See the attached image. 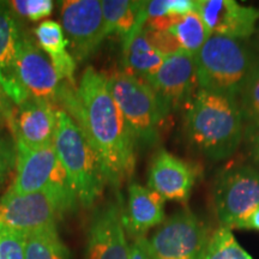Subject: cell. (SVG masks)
Wrapping results in <instances>:
<instances>
[{
    "mask_svg": "<svg viewBox=\"0 0 259 259\" xmlns=\"http://www.w3.org/2000/svg\"><path fill=\"white\" fill-rule=\"evenodd\" d=\"M58 109L66 112L85 132L101 158L109 185L118 189L131 179L137 143L109 92L105 74L89 66L78 85L64 83Z\"/></svg>",
    "mask_w": 259,
    "mask_h": 259,
    "instance_id": "6da1fadb",
    "label": "cell"
},
{
    "mask_svg": "<svg viewBox=\"0 0 259 259\" xmlns=\"http://www.w3.org/2000/svg\"><path fill=\"white\" fill-rule=\"evenodd\" d=\"M185 127L192 147L212 161L232 156L245 136L238 99L199 88L187 108Z\"/></svg>",
    "mask_w": 259,
    "mask_h": 259,
    "instance_id": "7a4b0ae2",
    "label": "cell"
},
{
    "mask_svg": "<svg viewBox=\"0 0 259 259\" xmlns=\"http://www.w3.org/2000/svg\"><path fill=\"white\" fill-rule=\"evenodd\" d=\"M54 148L61 166L69 176L79 205L93 206L108 184L105 167L83 128L60 109H58Z\"/></svg>",
    "mask_w": 259,
    "mask_h": 259,
    "instance_id": "3957f363",
    "label": "cell"
},
{
    "mask_svg": "<svg viewBox=\"0 0 259 259\" xmlns=\"http://www.w3.org/2000/svg\"><path fill=\"white\" fill-rule=\"evenodd\" d=\"M199 89L238 99L259 64L245 41L210 35L194 57Z\"/></svg>",
    "mask_w": 259,
    "mask_h": 259,
    "instance_id": "277c9868",
    "label": "cell"
},
{
    "mask_svg": "<svg viewBox=\"0 0 259 259\" xmlns=\"http://www.w3.org/2000/svg\"><path fill=\"white\" fill-rule=\"evenodd\" d=\"M106 78L137 145L156 144L163 120L169 114L157 94L143 79L124 70H116Z\"/></svg>",
    "mask_w": 259,
    "mask_h": 259,
    "instance_id": "5b68a950",
    "label": "cell"
},
{
    "mask_svg": "<svg viewBox=\"0 0 259 259\" xmlns=\"http://www.w3.org/2000/svg\"><path fill=\"white\" fill-rule=\"evenodd\" d=\"M213 203L222 227L238 228L259 208V170L251 166L227 168L216 180Z\"/></svg>",
    "mask_w": 259,
    "mask_h": 259,
    "instance_id": "8992f818",
    "label": "cell"
},
{
    "mask_svg": "<svg viewBox=\"0 0 259 259\" xmlns=\"http://www.w3.org/2000/svg\"><path fill=\"white\" fill-rule=\"evenodd\" d=\"M209 239L205 225L193 212L181 210L148 239V250L151 259H204Z\"/></svg>",
    "mask_w": 259,
    "mask_h": 259,
    "instance_id": "52a82bcc",
    "label": "cell"
},
{
    "mask_svg": "<svg viewBox=\"0 0 259 259\" xmlns=\"http://www.w3.org/2000/svg\"><path fill=\"white\" fill-rule=\"evenodd\" d=\"M61 4V21L71 56L80 63L92 57L107 37L101 2L66 0Z\"/></svg>",
    "mask_w": 259,
    "mask_h": 259,
    "instance_id": "ba28073f",
    "label": "cell"
},
{
    "mask_svg": "<svg viewBox=\"0 0 259 259\" xmlns=\"http://www.w3.org/2000/svg\"><path fill=\"white\" fill-rule=\"evenodd\" d=\"M17 74L29 97L48 102L58 108L64 82L47 54L27 31L22 32L17 52Z\"/></svg>",
    "mask_w": 259,
    "mask_h": 259,
    "instance_id": "9c48e42d",
    "label": "cell"
},
{
    "mask_svg": "<svg viewBox=\"0 0 259 259\" xmlns=\"http://www.w3.org/2000/svg\"><path fill=\"white\" fill-rule=\"evenodd\" d=\"M63 215L47 189L29 194L6 192L0 199V226L25 234L57 226Z\"/></svg>",
    "mask_w": 259,
    "mask_h": 259,
    "instance_id": "30bf717a",
    "label": "cell"
},
{
    "mask_svg": "<svg viewBox=\"0 0 259 259\" xmlns=\"http://www.w3.org/2000/svg\"><path fill=\"white\" fill-rule=\"evenodd\" d=\"M122 203L124 200L118 196L95 209L88 229L87 259H130Z\"/></svg>",
    "mask_w": 259,
    "mask_h": 259,
    "instance_id": "8fae6325",
    "label": "cell"
},
{
    "mask_svg": "<svg viewBox=\"0 0 259 259\" xmlns=\"http://www.w3.org/2000/svg\"><path fill=\"white\" fill-rule=\"evenodd\" d=\"M147 83L160 97L168 113L183 106L192 100L193 92L198 87L194 56L181 48L169 54Z\"/></svg>",
    "mask_w": 259,
    "mask_h": 259,
    "instance_id": "7c38bea8",
    "label": "cell"
},
{
    "mask_svg": "<svg viewBox=\"0 0 259 259\" xmlns=\"http://www.w3.org/2000/svg\"><path fill=\"white\" fill-rule=\"evenodd\" d=\"M57 126V107L31 97L22 105L15 106L8 121L16 148L36 149L54 143Z\"/></svg>",
    "mask_w": 259,
    "mask_h": 259,
    "instance_id": "4fadbf2b",
    "label": "cell"
},
{
    "mask_svg": "<svg viewBox=\"0 0 259 259\" xmlns=\"http://www.w3.org/2000/svg\"><path fill=\"white\" fill-rule=\"evenodd\" d=\"M196 11L210 35L246 41L253 36L259 10L234 0H196Z\"/></svg>",
    "mask_w": 259,
    "mask_h": 259,
    "instance_id": "5bb4252c",
    "label": "cell"
},
{
    "mask_svg": "<svg viewBox=\"0 0 259 259\" xmlns=\"http://www.w3.org/2000/svg\"><path fill=\"white\" fill-rule=\"evenodd\" d=\"M198 179V168L167 150L155 155L149 168L148 187L166 200L186 203Z\"/></svg>",
    "mask_w": 259,
    "mask_h": 259,
    "instance_id": "9a60e30c",
    "label": "cell"
},
{
    "mask_svg": "<svg viewBox=\"0 0 259 259\" xmlns=\"http://www.w3.org/2000/svg\"><path fill=\"white\" fill-rule=\"evenodd\" d=\"M23 30L10 3L0 2V84L16 107L29 99L19 82L16 67L18 44Z\"/></svg>",
    "mask_w": 259,
    "mask_h": 259,
    "instance_id": "2e32d148",
    "label": "cell"
},
{
    "mask_svg": "<svg viewBox=\"0 0 259 259\" xmlns=\"http://www.w3.org/2000/svg\"><path fill=\"white\" fill-rule=\"evenodd\" d=\"M166 199L154 190L137 183L130 184L127 202L122 203L125 232L134 240L147 238V233L164 222Z\"/></svg>",
    "mask_w": 259,
    "mask_h": 259,
    "instance_id": "e0dca14e",
    "label": "cell"
},
{
    "mask_svg": "<svg viewBox=\"0 0 259 259\" xmlns=\"http://www.w3.org/2000/svg\"><path fill=\"white\" fill-rule=\"evenodd\" d=\"M57 163L58 155L54 143L36 149L18 147L16 176L8 192L29 194L45 190Z\"/></svg>",
    "mask_w": 259,
    "mask_h": 259,
    "instance_id": "ac0fdd59",
    "label": "cell"
},
{
    "mask_svg": "<svg viewBox=\"0 0 259 259\" xmlns=\"http://www.w3.org/2000/svg\"><path fill=\"white\" fill-rule=\"evenodd\" d=\"M35 36L37 45L50 58L63 82L76 87L74 82L76 60L67 52L69 42L65 37L63 27L54 21H45L35 29Z\"/></svg>",
    "mask_w": 259,
    "mask_h": 259,
    "instance_id": "d6986e66",
    "label": "cell"
},
{
    "mask_svg": "<svg viewBox=\"0 0 259 259\" xmlns=\"http://www.w3.org/2000/svg\"><path fill=\"white\" fill-rule=\"evenodd\" d=\"M122 70L147 82L160 69L166 57L151 45L143 28L122 40Z\"/></svg>",
    "mask_w": 259,
    "mask_h": 259,
    "instance_id": "ffe728a7",
    "label": "cell"
},
{
    "mask_svg": "<svg viewBox=\"0 0 259 259\" xmlns=\"http://www.w3.org/2000/svg\"><path fill=\"white\" fill-rule=\"evenodd\" d=\"M147 2L103 0L101 2L107 36L118 34L122 40L132 32L143 29L147 23Z\"/></svg>",
    "mask_w": 259,
    "mask_h": 259,
    "instance_id": "44dd1931",
    "label": "cell"
},
{
    "mask_svg": "<svg viewBox=\"0 0 259 259\" xmlns=\"http://www.w3.org/2000/svg\"><path fill=\"white\" fill-rule=\"evenodd\" d=\"M25 259H71L57 226L30 232L25 238Z\"/></svg>",
    "mask_w": 259,
    "mask_h": 259,
    "instance_id": "7402d4cb",
    "label": "cell"
},
{
    "mask_svg": "<svg viewBox=\"0 0 259 259\" xmlns=\"http://www.w3.org/2000/svg\"><path fill=\"white\" fill-rule=\"evenodd\" d=\"M167 31L176 38L181 50L189 52L194 57L210 36V32L196 10L183 16Z\"/></svg>",
    "mask_w": 259,
    "mask_h": 259,
    "instance_id": "603a6c76",
    "label": "cell"
},
{
    "mask_svg": "<svg viewBox=\"0 0 259 259\" xmlns=\"http://www.w3.org/2000/svg\"><path fill=\"white\" fill-rule=\"evenodd\" d=\"M204 259H253L239 244L232 229L220 227L210 235Z\"/></svg>",
    "mask_w": 259,
    "mask_h": 259,
    "instance_id": "cb8c5ba5",
    "label": "cell"
},
{
    "mask_svg": "<svg viewBox=\"0 0 259 259\" xmlns=\"http://www.w3.org/2000/svg\"><path fill=\"white\" fill-rule=\"evenodd\" d=\"M238 102L244 116L245 130L259 125V64L242 88Z\"/></svg>",
    "mask_w": 259,
    "mask_h": 259,
    "instance_id": "d4e9b609",
    "label": "cell"
},
{
    "mask_svg": "<svg viewBox=\"0 0 259 259\" xmlns=\"http://www.w3.org/2000/svg\"><path fill=\"white\" fill-rule=\"evenodd\" d=\"M27 234L0 226V259H25Z\"/></svg>",
    "mask_w": 259,
    "mask_h": 259,
    "instance_id": "484cf974",
    "label": "cell"
},
{
    "mask_svg": "<svg viewBox=\"0 0 259 259\" xmlns=\"http://www.w3.org/2000/svg\"><path fill=\"white\" fill-rule=\"evenodd\" d=\"M17 148L11 132L4 131V126H0V189L4 186L12 168L16 167Z\"/></svg>",
    "mask_w": 259,
    "mask_h": 259,
    "instance_id": "4316f807",
    "label": "cell"
},
{
    "mask_svg": "<svg viewBox=\"0 0 259 259\" xmlns=\"http://www.w3.org/2000/svg\"><path fill=\"white\" fill-rule=\"evenodd\" d=\"M10 5L16 15L24 16L34 22L51 16L54 8L52 0H14L10 2Z\"/></svg>",
    "mask_w": 259,
    "mask_h": 259,
    "instance_id": "83f0119b",
    "label": "cell"
},
{
    "mask_svg": "<svg viewBox=\"0 0 259 259\" xmlns=\"http://www.w3.org/2000/svg\"><path fill=\"white\" fill-rule=\"evenodd\" d=\"M245 136L248 138V150L252 160L259 166V125L245 130Z\"/></svg>",
    "mask_w": 259,
    "mask_h": 259,
    "instance_id": "f1b7e54d",
    "label": "cell"
},
{
    "mask_svg": "<svg viewBox=\"0 0 259 259\" xmlns=\"http://www.w3.org/2000/svg\"><path fill=\"white\" fill-rule=\"evenodd\" d=\"M14 108L15 105L6 95L0 84V126H8V121L11 118Z\"/></svg>",
    "mask_w": 259,
    "mask_h": 259,
    "instance_id": "f546056e",
    "label": "cell"
},
{
    "mask_svg": "<svg viewBox=\"0 0 259 259\" xmlns=\"http://www.w3.org/2000/svg\"><path fill=\"white\" fill-rule=\"evenodd\" d=\"M130 259H151L148 250V239H136L130 245Z\"/></svg>",
    "mask_w": 259,
    "mask_h": 259,
    "instance_id": "4dcf8cb0",
    "label": "cell"
},
{
    "mask_svg": "<svg viewBox=\"0 0 259 259\" xmlns=\"http://www.w3.org/2000/svg\"><path fill=\"white\" fill-rule=\"evenodd\" d=\"M238 229H248V231L259 232V208L255 209L244 222L240 223Z\"/></svg>",
    "mask_w": 259,
    "mask_h": 259,
    "instance_id": "1f68e13d",
    "label": "cell"
},
{
    "mask_svg": "<svg viewBox=\"0 0 259 259\" xmlns=\"http://www.w3.org/2000/svg\"><path fill=\"white\" fill-rule=\"evenodd\" d=\"M253 36H254V40H253V48H252V50H253L254 54L257 56L258 60H259V21L257 23V27H255V31H254Z\"/></svg>",
    "mask_w": 259,
    "mask_h": 259,
    "instance_id": "d6a6232c",
    "label": "cell"
}]
</instances>
